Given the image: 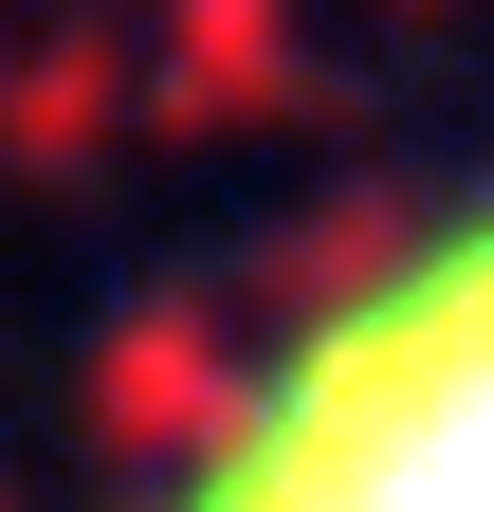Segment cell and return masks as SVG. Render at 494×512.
I'll return each mask as SVG.
<instances>
[{
	"label": "cell",
	"mask_w": 494,
	"mask_h": 512,
	"mask_svg": "<svg viewBox=\"0 0 494 512\" xmlns=\"http://www.w3.org/2000/svg\"><path fill=\"white\" fill-rule=\"evenodd\" d=\"M165 512H494V202L330 293Z\"/></svg>",
	"instance_id": "obj_1"
}]
</instances>
